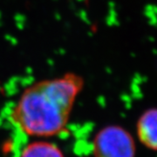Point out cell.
Returning a JSON list of instances; mask_svg holds the SVG:
<instances>
[{
  "instance_id": "cell-4",
  "label": "cell",
  "mask_w": 157,
  "mask_h": 157,
  "mask_svg": "<svg viewBox=\"0 0 157 157\" xmlns=\"http://www.w3.org/2000/svg\"><path fill=\"white\" fill-rule=\"evenodd\" d=\"M19 157H65V155L53 142L34 140L24 147Z\"/></svg>"
},
{
  "instance_id": "cell-2",
  "label": "cell",
  "mask_w": 157,
  "mask_h": 157,
  "mask_svg": "<svg viewBox=\"0 0 157 157\" xmlns=\"http://www.w3.org/2000/svg\"><path fill=\"white\" fill-rule=\"evenodd\" d=\"M93 155L94 157H135V139L121 126H107L94 137Z\"/></svg>"
},
{
  "instance_id": "cell-1",
  "label": "cell",
  "mask_w": 157,
  "mask_h": 157,
  "mask_svg": "<svg viewBox=\"0 0 157 157\" xmlns=\"http://www.w3.org/2000/svg\"><path fill=\"white\" fill-rule=\"evenodd\" d=\"M83 87V78L73 73L38 81L24 90L10 113V121L29 136L59 135L67 128Z\"/></svg>"
},
{
  "instance_id": "cell-3",
  "label": "cell",
  "mask_w": 157,
  "mask_h": 157,
  "mask_svg": "<svg viewBox=\"0 0 157 157\" xmlns=\"http://www.w3.org/2000/svg\"><path fill=\"white\" fill-rule=\"evenodd\" d=\"M136 135L143 146L157 151V108L143 113L136 123Z\"/></svg>"
}]
</instances>
